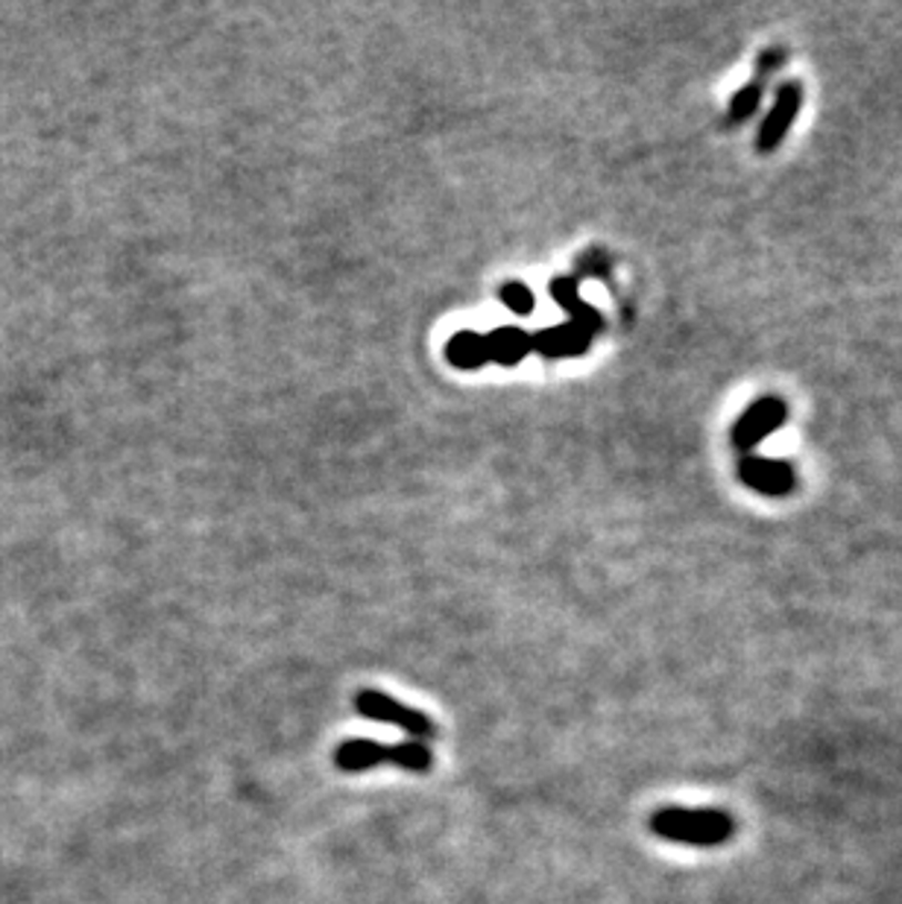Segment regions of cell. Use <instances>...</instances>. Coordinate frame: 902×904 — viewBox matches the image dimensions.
<instances>
[{"mask_svg": "<svg viewBox=\"0 0 902 904\" xmlns=\"http://www.w3.org/2000/svg\"><path fill=\"white\" fill-rule=\"evenodd\" d=\"M650 831L686 846H721L736 834V820L715 808H663L650 816Z\"/></svg>", "mask_w": 902, "mask_h": 904, "instance_id": "6da1fadb", "label": "cell"}, {"mask_svg": "<svg viewBox=\"0 0 902 904\" xmlns=\"http://www.w3.org/2000/svg\"><path fill=\"white\" fill-rule=\"evenodd\" d=\"M355 711L367 720H378V723H390L396 729H402L404 734H410L413 741H434L440 729L426 711H417L399 702L396 697L385 691H376V688H363V691L355 694Z\"/></svg>", "mask_w": 902, "mask_h": 904, "instance_id": "7a4b0ae2", "label": "cell"}, {"mask_svg": "<svg viewBox=\"0 0 902 904\" xmlns=\"http://www.w3.org/2000/svg\"><path fill=\"white\" fill-rule=\"evenodd\" d=\"M788 422V404L779 396H762L754 404H747L745 413L732 424L730 440L741 454H754L756 445H762L771 433H777Z\"/></svg>", "mask_w": 902, "mask_h": 904, "instance_id": "3957f363", "label": "cell"}, {"mask_svg": "<svg viewBox=\"0 0 902 904\" xmlns=\"http://www.w3.org/2000/svg\"><path fill=\"white\" fill-rule=\"evenodd\" d=\"M803 109V85L797 80L782 82L777 89V97H773V106L768 109V114L759 123V132H756V150L762 155L777 153L779 144L786 141L788 130L795 126V117Z\"/></svg>", "mask_w": 902, "mask_h": 904, "instance_id": "277c9868", "label": "cell"}, {"mask_svg": "<svg viewBox=\"0 0 902 904\" xmlns=\"http://www.w3.org/2000/svg\"><path fill=\"white\" fill-rule=\"evenodd\" d=\"M738 481L765 497H786L797 490L795 465L788 460H773V456H741Z\"/></svg>", "mask_w": 902, "mask_h": 904, "instance_id": "5b68a950", "label": "cell"}, {"mask_svg": "<svg viewBox=\"0 0 902 904\" xmlns=\"http://www.w3.org/2000/svg\"><path fill=\"white\" fill-rule=\"evenodd\" d=\"M402 747L399 743H381L372 738H349L335 750V767L340 773H367L372 767L393 764L399 767Z\"/></svg>", "mask_w": 902, "mask_h": 904, "instance_id": "8992f818", "label": "cell"}, {"mask_svg": "<svg viewBox=\"0 0 902 904\" xmlns=\"http://www.w3.org/2000/svg\"><path fill=\"white\" fill-rule=\"evenodd\" d=\"M551 296L557 299V305L566 310L572 317V326H577L581 331H586L590 337H595L604 328V317L598 310L592 308L590 301L581 299V287H577V278H554L551 281Z\"/></svg>", "mask_w": 902, "mask_h": 904, "instance_id": "52a82bcc", "label": "cell"}, {"mask_svg": "<svg viewBox=\"0 0 902 904\" xmlns=\"http://www.w3.org/2000/svg\"><path fill=\"white\" fill-rule=\"evenodd\" d=\"M531 346L540 355H549V358H577V355L590 349L592 337L577 326H572V322H566V326L549 328L545 335L531 337Z\"/></svg>", "mask_w": 902, "mask_h": 904, "instance_id": "ba28073f", "label": "cell"}, {"mask_svg": "<svg viewBox=\"0 0 902 904\" xmlns=\"http://www.w3.org/2000/svg\"><path fill=\"white\" fill-rule=\"evenodd\" d=\"M484 342H486V358L499 360V363H504V367H510V363H519V360L525 358L527 351L533 349L531 335H525L522 328H513V326H504L492 337H484Z\"/></svg>", "mask_w": 902, "mask_h": 904, "instance_id": "9c48e42d", "label": "cell"}, {"mask_svg": "<svg viewBox=\"0 0 902 904\" xmlns=\"http://www.w3.org/2000/svg\"><path fill=\"white\" fill-rule=\"evenodd\" d=\"M762 97H765V82L759 80H750L745 82L741 89L736 91L730 97V103H727V126H745L750 117H754L756 112H759V106H762Z\"/></svg>", "mask_w": 902, "mask_h": 904, "instance_id": "30bf717a", "label": "cell"}, {"mask_svg": "<svg viewBox=\"0 0 902 904\" xmlns=\"http://www.w3.org/2000/svg\"><path fill=\"white\" fill-rule=\"evenodd\" d=\"M445 358H449L458 369H478L481 363L490 360L486 358L484 337L469 335V331H460V335L445 346Z\"/></svg>", "mask_w": 902, "mask_h": 904, "instance_id": "8fae6325", "label": "cell"}, {"mask_svg": "<svg viewBox=\"0 0 902 904\" xmlns=\"http://www.w3.org/2000/svg\"><path fill=\"white\" fill-rule=\"evenodd\" d=\"M501 301H504L513 314H519V317H531L533 305H536L531 290H527L525 285H519V281H510V285L501 287Z\"/></svg>", "mask_w": 902, "mask_h": 904, "instance_id": "7c38bea8", "label": "cell"}, {"mask_svg": "<svg viewBox=\"0 0 902 904\" xmlns=\"http://www.w3.org/2000/svg\"><path fill=\"white\" fill-rule=\"evenodd\" d=\"M788 62V50L786 48H765L759 56H756V80L765 82L768 76H773L777 71H782V65Z\"/></svg>", "mask_w": 902, "mask_h": 904, "instance_id": "4fadbf2b", "label": "cell"}]
</instances>
